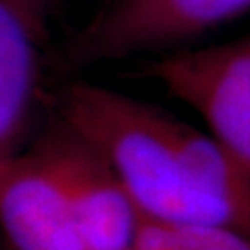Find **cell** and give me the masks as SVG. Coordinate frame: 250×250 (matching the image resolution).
I'll return each instance as SVG.
<instances>
[{
	"mask_svg": "<svg viewBox=\"0 0 250 250\" xmlns=\"http://www.w3.org/2000/svg\"><path fill=\"white\" fill-rule=\"evenodd\" d=\"M58 113L63 125L106 160L141 217L170 224L228 226L189 169L180 119L89 82L63 87Z\"/></svg>",
	"mask_w": 250,
	"mask_h": 250,
	"instance_id": "1",
	"label": "cell"
},
{
	"mask_svg": "<svg viewBox=\"0 0 250 250\" xmlns=\"http://www.w3.org/2000/svg\"><path fill=\"white\" fill-rule=\"evenodd\" d=\"M250 15V0H107L69 39V67H93L191 43Z\"/></svg>",
	"mask_w": 250,
	"mask_h": 250,
	"instance_id": "2",
	"label": "cell"
},
{
	"mask_svg": "<svg viewBox=\"0 0 250 250\" xmlns=\"http://www.w3.org/2000/svg\"><path fill=\"white\" fill-rule=\"evenodd\" d=\"M146 74L191 107L250 170V34L158 56Z\"/></svg>",
	"mask_w": 250,
	"mask_h": 250,
	"instance_id": "3",
	"label": "cell"
},
{
	"mask_svg": "<svg viewBox=\"0 0 250 250\" xmlns=\"http://www.w3.org/2000/svg\"><path fill=\"white\" fill-rule=\"evenodd\" d=\"M65 189L87 250H134L141 213L106 160L60 121L37 143Z\"/></svg>",
	"mask_w": 250,
	"mask_h": 250,
	"instance_id": "4",
	"label": "cell"
},
{
	"mask_svg": "<svg viewBox=\"0 0 250 250\" xmlns=\"http://www.w3.org/2000/svg\"><path fill=\"white\" fill-rule=\"evenodd\" d=\"M0 233L11 250H87L41 152L0 156Z\"/></svg>",
	"mask_w": 250,
	"mask_h": 250,
	"instance_id": "5",
	"label": "cell"
},
{
	"mask_svg": "<svg viewBox=\"0 0 250 250\" xmlns=\"http://www.w3.org/2000/svg\"><path fill=\"white\" fill-rule=\"evenodd\" d=\"M45 0H0V156L15 154L36 99Z\"/></svg>",
	"mask_w": 250,
	"mask_h": 250,
	"instance_id": "6",
	"label": "cell"
},
{
	"mask_svg": "<svg viewBox=\"0 0 250 250\" xmlns=\"http://www.w3.org/2000/svg\"><path fill=\"white\" fill-rule=\"evenodd\" d=\"M134 250H250V237L217 224H170L141 217Z\"/></svg>",
	"mask_w": 250,
	"mask_h": 250,
	"instance_id": "7",
	"label": "cell"
},
{
	"mask_svg": "<svg viewBox=\"0 0 250 250\" xmlns=\"http://www.w3.org/2000/svg\"><path fill=\"white\" fill-rule=\"evenodd\" d=\"M46 4H48V8H54V6H58V4H62L63 0H45Z\"/></svg>",
	"mask_w": 250,
	"mask_h": 250,
	"instance_id": "8",
	"label": "cell"
},
{
	"mask_svg": "<svg viewBox=\"0 0 250 250\" xmlns=\"http://www.w3.org/2000/svg\"><path fill=\"white\" fill-rule=\"evenodd\" d=\"M0 250H6V249H4V247H2V243H0Z\"/></svg>",
	"mask_w": 250,
	"mask_h": 250,
	"instance_id": "9",
	"label": "cell"
}]
</instances>
